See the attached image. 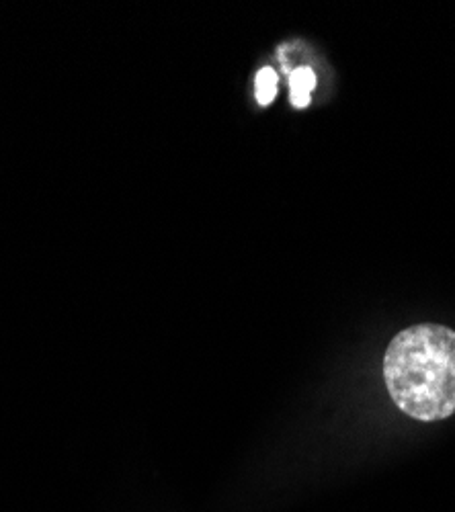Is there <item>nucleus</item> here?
<instances>
[{"mask_svg":"<svg viewBox=\"0 0 455 512\" xmlns=\"http://www.w3.org/2000/svg\"><path fill=\"white\" fill-rule=\"evenodd\" d=\"M386 390L400 412L421 422L455 414V330L417 324L398 332L384 355Z\"/></svg>","mask_w":455,"mask_h":512,"instance_id":"1","label":"nucleus"},{"mask_svg":"<svg viewBox=\"0 0 455 512\" xmlns=\"http://www.w3.org/2000/svg\"><path fill=\"white\" fill-rule=\"evenodd\" d=\"M316 87V74L308 66H300L289 78V89H292V103L298 109H304L312 101V91Z\"/></svg>","mask_w":455,"mask_h":512,"instance_id":"2","label":"nucleus"},{"mask_svg":"<svg viewBox=\"0 0 455 512\" xmlns=\"http://www.w3.org/2000/svg\"><path fill=\"white\" fill-rule=\"evenodd\" d=\"M277 74L273 68H263L259 70L257 78H255V93H257V101L267 107L271 105V101L277 95Z\"/></svg>","mask_w":455,"mask_h":512,"instance_id":"3","label":"nucleus"}]
</instances>
